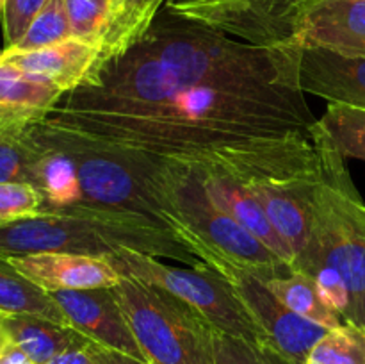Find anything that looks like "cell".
<instances>
[{
  "label": "cell",
  "instance_id": "1f68e13d",
  "mask_svg": "<svg viewBox=\"0 0 365 364\" xmlns=\"http://www.w3.org/2000/svg\"><path fill=\"white\" fill-rule=\"evenodd\" d=\"M86 350H88V353L93 357V360H95L96 364H148L145 363V360H139L135 359V357L127 355V353L106 348V346H100L91 341L88 343Z\"/></svg>",
  "mask_w": 365,
  "mask_h": 364
},
{
  "label": "cell",
  "instance_id": "6da1fadb",
  "mask_svg": "<svg viewBox=\"0 0 365 364\" xmlns=\"http://www.w3.org/2000/svg\"><path fill=\"white\" fill-rule=\"evenodd\" d=\"M303 95L298 86H185L139 102L56 109L41 123L103 145L200 163L237 143L312 134L319 118L314 116Z\"/></svg>",
  "mask_w": 365,
  "mask_h": 364
},
{
  "label": "cell",
  "instance_id": "8fae6325",
  "mask_svg": "<svg viewBox=\"0 0 365 364\" xmlns=\"http://www.w3.org/2000/svg\"><path fill=\"white\" fill-rule=\"evenodd\" d=\"M53 296L66 313L71 328L89 341L148 363L113 288L56 291Z\"/></svg>",
  "mask_w": 365,
  "mask_h": 364
},
{
  "label": "cell",
  "instance_id": "83f0119b",
  "mask_svg": "<svg viewBox=\"0 0 365 364\" xmlns=\"http://www.w3.org/2000/svg\"><path fill=\"white\" fill-rule=\"evenodd\" d=\"M43 209L45 196L36 186L29 182L0 184V227L41 216Z\"/></svg>",
  "mask_w": 365,
  "mask_h": 364
},
{
  "label": "cell",
  "instance_id": "3957f363",
  "mask_svg": "<svg viewBox=\"0 0 365 364\" xmlns=\"http://www.w3.org/2000/svg\"><path fill=\"white\" fill-rule=\"evenodd\" d=\"M113 148L130 161L155 203L159 220L207 266L217 270L223 264H232L266 282L294 271L291 264L282 261L216 206L198 168L184 161L153 157L132 148Z\"/></svg>",
  "mask_w": 365,
  "mask_h": 364
},
{
  "label": "cell",
  "instance_id": "30bf717a",
  "mask_svg": "<svg viewBox=\"0 0 365 364\" xmlns=\"http://www.w3.org/2000/svg\"><path fill=\"white\" fill-rule=\"evenodd\" d=\"M216 271L234 285L252 316L266 332L267 343L277 348L289 363L307 364L314 346L330 328L314 323L289 309L271 291L267 282L257 275L232 264H223Z\"/></svg>",
  "mask_w": 365,
  "mask_h": 364
},
{
  "label": "cell",
  "instance_id": "ac0fdd59",
  "mask_svg": "<svg viewBox=\"0 0 365 364\" xmlns=\"http://www.w3.org/2000/svg\"><path fill=\"white\" fill-rule=\"evenodd\" d=\"M321 173V171H319ZM319 173L312 178L291 182H252L250 189L262 203L271 223L287 243L296 261L309 245L312 232V206L310 191Z\"/></svg>",
  "mask_w": 365,
  "mask_h": 364
},
{
  "label": "cell",
  "instance_id": "836d02e7",
  "mask_svg": "<svg viewBox=\"0 0 365 364\" xmlns=\"http://www.w3.org/2000/svg\"><path fill=\"white\" fill-rule=\"evenodd\" d=\"M50 364H96L93 360V357L89 355L88 350H70V352H64L61 355H57L56 359Z\"/></svg>",
  "mask_w": 365,
  "mask_h": 364
},
{
  "label": "cell",
  "instance_id": "4316f807",
  "mask_svg": "<svg viewBox=\"0 0 365 364\" xmlns=\"http://www.w3.org/2000/svg\"><path fill=\"white\" fill-rule=\"evenodd\" d=\"M216 364H292L269 343L248 341L217 330L214 332Z\"/></svg>",
  "mask_w": 365,
  "mask_h": 364
},
{
  "label": "cell",
  "instance_id": "d6986e66",
  "mask_svg": "<svg viewBox=\"0 0 365 364\" xmlns=\"http://www.w3.org/2000/svg\"><path fill=\"white\" fill-rule=\"evenodd\" d=\"M32 145L31 184L45 196L46 209L75 206L84 202L81 182H78L77 163L63 145L50 136L41 125H34L29 131Z\"/></svg>",
  "mask_w": 365,
  "mask_h": 364
},
{
  "label": "cell",
  "instance_id": "f1b7e54d",
  "mask_svg": "<svg viewBox=\"0 0 365 364\" xmlns=\"http://www.w3.org/2000/svg\"><path fill=\"white\" fill-rule=\"evenodd\" d=\"M29 131L0 132V184L4 182L31 184L32 145Z\"/></svg>",
  "mask_w": 365,
  "mask_h": 364
},
{
  "label": "cell",
  "instance_id": "8992f818",
  "mask_svg": "<svg viewBox=\"0 0 365 364\" xmlns=\"http://www.w3.org/2000/svg\"><path fill=\"white\" fill-rule=\"evenodd\" d=\"M113 293L150 364H216V328L184 300L128 277Z\"/></svg>",
  "mask_w": 365,
  "mask_h": 364
},
{
  "label": "cell",
  "instance_id": "5b68a950",
  "mask_svg": "<svg viewBox=\"0 0 365 364\" xmlns=\"http://www.w3.org/2000/svg\"><path fill=\"white\" fill-rule=\"evenodd\" d=\"M314 141L321 173L310 191L312 232L294 270L309 275L321 268L337 270L351 300L346 321L356 325L365 307V202L346 168V157L331 145L319 120L314 125Z\"/></svg>",
  "mask_w": 365,
  "mask_h": 364
},
{
  "label": "cell",
  "instance_id": "ba28073f",
  "mask_svg": "<svg viewBox=\"0 0 365 364\" xmlns=\"http://www.w3.org/2000/svg\"><path fill=\"white\" fill-rule=\"evenodd\" d=\"M321 0H192L168 2L182 20L207 25L259 46H292L299 24ZM298 49V46H296Z\"/></svg>",
  "mask_w": 365,
  "mask_h": 364
},
{
  "label": "cell",
  "instance_id": "e0dca14e",
  "mask_svg": "<svg viewBox=\"0 0 365 364\" xmlns=\"http://www.w3.org/2000/svg\"><path fill=\"white\" fill-rule=\"evenodd\" d=\"M192 166H196V164H192ZM196 168H198L203 184H205L207 191H209L210 198L216 202V206L221 211H225L232 220L237 221L253 238L259 239L264 246H267L271 252L277 253L282 261L294 268V256H292L291 248L280 238L277 228L273 227L262 203L257 200L250 186L239 178L232 177V175L223 173V171L205 166Z\"/></svg>",
  "mask_w": 365,
  "mask_h": 364
},
{
  "label": "cell",
  "instance_id": "4dcf8cb0",
  "mask_svg": "<svg viewBox=\"0 0 365 364\" xmlns=\"http://www.w3.org/2000/svg\"><path fill=\"white\" fill-rule=\"evenodd\" d=\"M48 0H2L4 13V50L13 49L29 31L34 18Z\"/></svg>",
  "mask_w": 365,
  "mask_h": 364
},
{
  "label": "cell",
  "instance_id": "d590c367",
  "mask_svg": "<svg viewBox=\"0 0 365 364\" xmlns=\"http://www.w3.org/2000/svg\"><path fill=\"white\" fill-rule=\"evenodd\" d=\"M168 2H192V0H168Z\"/></svg>",
  "mask_w": 365,
  "mask_h": 364
},
{
  "label": "cell",
  "instance_id": "cb8c5ba5",
  "mask_svg": "<svg viewBox=\"0 0 365 364\" xmlns=\"http://www.w3.org/2000/svg\"><path fill=\"white\" fill-rule=\"evenodd\" d=\"M319 125L341 156L365 161V109L328 103Z\"/></svg>",
  "mask_w": 365,
  "mask_h": 364
},
{
  "label": "cell",
  "instance_id": "74e56055",
  "mask_svg": "<svg viewBox=\"0 0 365 364\" xmlns=\"http://www.w3.org/2000/svg\"><path fill=\"white\" fill-rule=\"evenodd\" d=\"M109 2H113V0H109Z\"/></svg>",
  "mask_w": 365,
  "mask_h": 364
},
{
  "label": "cell",
  "instance_id": "9c48e42d",
  "mask_svg": "<svg viewBox=\"0 0 365 364\" xmlns=\"http://www.w3.org/2000/svg\"><path fill=\"white\" fill-rule=\"evenodd\" d=\"M39 125L48 131L50 136L63 145L77 163L84 202L113 209L134 211L163 223L148 189L139 181L130 161L120 150L95 143L73 132Z\"/></svg>",
  "mask_w": 365,
  "mask_h": 364
},
{
  "label": "cell",
  "instance_id": "7c38bea8",
  "mask_svg": "<svg viewBox=\"0 0 365 364\" xmlns=\"http://www.w3.org/2000/svg\"><path fill=\"white\" fill-rule=\"evenodd\" d=\"M14 270L46 291H81V289L114 288L121 273L109 259L68 252H38L0 257Z\"/></svg>",
  "mask_w": 365,
  "mask_h": 364
},
{
  "label": "cell",
  "instance_id": "9a60e30c",
  "mask_svg": "<svg viewBox=\"0 0 365 364\" xmlns=\"http://www.w3.org/2000/svg\"><path fill=\"white\" fill-rule=\"evenodd\" d=\"M64 95L48 79L0 63V132H24L41 123Z\"/></svg>",
  "mask_w": 365,
  "mask_h": 364
},
{
  "label": "cell",
  "instance_id": "f546056e",
  "mask_svg": "<svg viewBox=\"0 0 365 364\" xmlns=\"http://www.w3.org/2000/svg\"><path fill=\"white\" fill-rule=\"evenodd\" d=\"M73 38L96 46L107 18V4L96 0H66Z\"/></svg>",
  "mask_w": 365,
  "mask_h": 364
},
{
  "label": "cell",
  "instance_id": "484cf974",
  "mask_svg": "<svg viewBox=\"0 0 365 364\" xmlns=\"http://www.w3.org/2000/svg\"><path fill=\"white\" fill-rule=\"evenodd\" d=\"M73 38L66 0H48L14 50H38ZM9 50V49H7Z\"/></svg>",
  "mask_w": 365,
  "mask_h": 364
},
{
  "label": "cell",
  "instance_id": "d6a6232c",
  "mask_svg": "<svg viewBox=\"0 0 365 364\" xmlns=\"http://www.w3.org/2000/svg\"><path fill=\"white\" fill-rule=\"evenodd\" d=\"M0 364H36L20 346L0 334Z\"/></svg>",
  "mask_w": 365,
  "mask_h": 364
},
{
  "label": "cell",
  "instance_id": "e575fe53",
  "mask_svg": "<svg viewBox=\"0 0 365 364\" xmlns=\"http://www.w3.org/2000/svg\"><path fill=\"white\" fill-rule=\"evenodd\" d=\"M359 327H362L364 330H365V307H364V310H362V316H360V320H359Z\"/></svg>",
  "mask_w": 365,
  "mask_h": 364
},
{
  "label": "cell",
  "instance_id": "d4e9b609",
  "mask_svg": "<svg viewBox=\"0 0 365 364\" xmlns=\"http://www.w3.org/2000/svg\"><path fill=\"white\" fill-rule=\"evenodd\" d=\"M307 364H365V330L348 321L330 328L314 346Z\"/></svg>",
  "mask_w": 365,
  "mask_h": 364
},
{
  "label": "cell",
  "instance_id": "ffe728a7",
  "mask_svg": "<svg viewBox=\"0 0 365 364\" xmlns=\"http://www.w3.org/2000/svg\"><path fill=\"white\" fill-rule=\"evenodd\" d=\"M164 4H168V0H113L109 2L106 25L96 43V49H98L96 74L103 66L123 56L148 32Z\"/></svg>",
  "mask_w": 365,
  "mask_h": 364
},
{
  "label": "cell",
  "instance_id": "8d00e7d4",
  "mask_svg": "<svg viewBox=\"0 0 365 364\" xmlns=\"http://www.w3.org/2000/svg\"><path fill=\"white\" fill-rule=\"evenodd\" d=\"M96 2H102V4H107V6H109V0H96Z\"/></svg>",
  "mask_w": 365,
  "mask_h": 364
},
{
  "label": "cell",
  "instance_id": "603a6c76",
  "mask_svg": "<svg viewBox=\"0 0 365 364\" xmlns=\"http://www.w3.org/2000/svg\"><path fill=\"white\" fill-rule=\"evenodd\" d=\"M267 285L289 309L314 323L327 328H335L344 323L341 314L331 309L323 298L316 278L305 271L294 270L287 277L273 278L267 282Z\"/></svg>",
  "mask_w": 365,
  "mask_h": 364
},
{
  "label": "cell",
  "instance_id": "5bb4252c",
  "mask_svg": "<svg viewBox=\"0 0 365 364\" xmlns=\"http://www.w3.org/2000/svg\"><path fill=\"white\" fill-rule=\"evenodd\" d=\"M292 46L365 57V0H321L299 24Z\"/></svg>",
  "mask_w": 365,
  "mask_h": 364
},
{
  "label": "cell",
  "instance_id": "277c9868",
  "mask_svg": "<svg viewBox=\"0 0 365 364\" xmlns=\"http://www.w3.org/2000/svg\"><path fill=\"white\" fill-rule=\"evenodd\" d=\"M38 252L81 253L100 259L141 253L191 268L205 266L164 223L134 211L88 202L46 209L38 218L0 227V257Z\"/></svg>",
  "mask_w": 365,
  "mask_h": 364
},
{
  "label": "cell",
  "instance_id": "2e32d148",
  "mask_svg": "<svg viewBox=\"0 0 365 364\" xmlns=\"http://www.w3.org/2000/svg\"><path fill=\"white\" fill-rule=\"evenodd\" d=\"M0 63L13 64L27 74L48 79L66 93L84 86L98 68V49L71 38L38 50H4Z\"/></svg>",
  "mask_w": 365,
  "mask_h": 364
},
{
  "label": "cell",
  "instance_id": "52a82bcc",
  "mask_svg": "<svg viewBox=\"0 0 365 364\" xmlns=\"http://www.w3.org/2000/svg\"><path fill=\"white\" fill-rule=\"evenodd\" d=\"M109 261L121 277L157 285L184 300L217 330L248 341L267 343L266 332L252 316L234 285L207 264L200 268L168 266L157 257L141 253H121Z\"/></svg>",
  "mask_w": 365,
  "mask_h": 364
},
{
  "label": "cell",
  "instance_id": "44dd1931",
  "mask_svg": "<svg viewBox=\"0 0 365 364\" xmlns=\"http://www.w3.org/2000/svg\"><path fill=\"white\" fill-rule=\"evenodd\" d=\"M0 334L16 343L36 364H50L70 350H82L89 339L71 327L36 316H0Z\"/></svg>",
  "mask_w": 365,
  "mask_h": 364
},
{
  "label": "cell",
  "instance_id": "7402d4cb",
  "mask_svg": "<svg viewBox=\"0 0 365 364\" xmlns=\"http://www.w3.org/2000/svg\"><path fill=\"white\" fill-rule=\"evenodd\" d=\"M0 316H36L71 327L53 293L25 278L4 259H0Z\"/></svg>",
  "mask_w": 365,
  "mask_h": 364
},
{
  "label": "cell",
  "instance_id": "7a4b0ae2",
  "mask_svg": "<svg viewBox=\"0 0 365 364\" xmlns=\"http://www.w3.org/2000/svg\"><path fill=\"white\" fill-rule=\"evenodd\" d=\"M296 46H259L166 11L145 36L56 109L139 102L185 86L267 89L298 86ZM53 109V111H56Z\"/></svg>",
  "mask_w": 365,
  "mask_h": 364
},
{
  "label": "cell",
  "instance_id": "4fadbf2b",
  "mask_svg": "<svg viewBox=\"0 0 365 364\" xmlns=\"http://www.w3.org/2000/svg\"><path fill=\"white\" fill-rule=\"evenodd\" d=\"M298 81L303 93L321 96L328 103L365 109V57L312 46L299 49Z\"/></svg>",
  "mask_w": 365,
  "mask_h": 364
}]
</instances>
